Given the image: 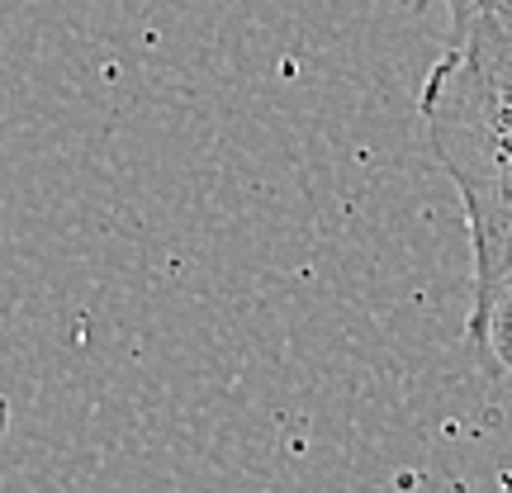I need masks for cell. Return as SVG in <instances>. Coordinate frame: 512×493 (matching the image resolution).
Wrapping results in <instances>:
<instances>
[{
  "instance_id": "obj_3",
  "label": "cell",
  "mask_w": 512,
  "mask_h": 493,
  "mask_svg": "<svg viewBox=\"0 0 512 493\" xmlns=\"http://www.w3.org/2000/svg\"><path fill=\"white\" fill-rule=\"evenodd\" d=\"M5 427H10V403H5V394H0V437H5Z\"/></svg>"
},
{
  "instance_id": "obj_1",
  "label": "cell",
  "mask_w": 512,
  "mask_h": 493,
  "mask_svg": "<svg viewBox=\"0 0 512 493\" xmlns=\"http://www.w3.org/2000/svg\"><path fill=\"white\" fill-rule=\"evenodd\" d=\"M427 143L465 204L475 299L465 337L479 332L512 290V67L446 48L418 95Z\"/></svg>"
},
{
  "instance_id": "obj_2",
  "label": "cell",
  "mask_w": 512,
  "mask_h": 493,
  "mask_svg": "<svg viewBox=\"0 0 512 493\" xmlns=\"http://www.w3.org/2000/svg\"><path fill=\"white\" fill-rule=\"evenodd\" d=\"M408 5L413 10L441 5L456 53L512 67V0H408Z\"/></svg>"
}]
</instances>
